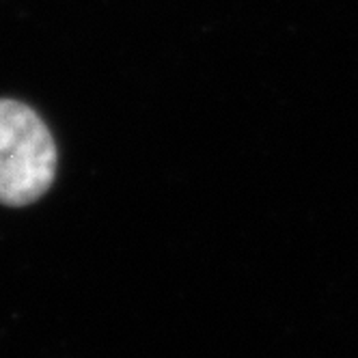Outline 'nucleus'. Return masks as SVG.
<instances>
[{"label": "nucleus", "instance_id": "obj_1", "mask_svg": "<svg viewBox=\"0 0 358 358\" xmlns=\"http://www.w3.org/2000/svg\"><path fill=\"white\" fill-rule=\"evenodd\" d=\"M57 145L39 115L17 99H0V203L22 208L48 192Z\"/></svg>", "mask_w": 358, "mask_h": 358}]
</instances>
